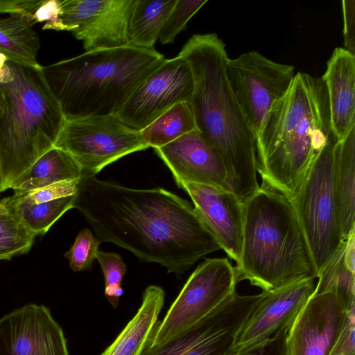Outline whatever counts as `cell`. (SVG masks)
<instances>
[{"label": "cell", "instance_id": "obj_25", "mask_svg": "<svg viewBox=\"0 0 355 355\" xmlns=\"http://www.w3.org/2000/svg\"><path fill=\"white\" fill-rule=\"evenodd\" d=\"M197 130L191 105L187 101L170 107L141 130V135L148 147L157 148Z\"/></svg>", "mask_w": 355, "mask_h": 355}, {"label": "cell", "instance_id": "obj_2", "mask_svg": "<svg viewBox=\"0 0 355 355\" xmlns=\"http://www.w3.org/2000/svg\"><path fill=\"white\" fill-rule=\"evenodd\" d=\"M178 55L191 69L197 129L222 159L230 191L245 201L260 187L256 137L230 85L225 44L216 33L196 34Z\"/></svg>", "mask_w": 355, "mask_h": 355}, {"label": "cell", "instance_id": "obj_38", "mask_svg": "<svg viewBox=\"0 0 355 355\" xmlns=\"http://www.w3.org/2000/svg\"><path fill=\"white\" fill-rule=\"evenodd\" d=\"M355 230L352 231L345 240L344 257L347 267L355 273Z\"/></svg>", "mask_w": 355, "mask_h": 355}, {"label": "cell", "instance_id": "obj_26", "mask_svg": "<svg viewBox=\"0 0 355 355\" xmlns=\"http://www.w3.org/2000/svg\"><path fill=\"white\" fill-rule=\"evenodd\" d=\"M345 241L320 272L313 293H334L347 311L355 310V273L347 267L344 257Z\"/></svg>", "mask_w": 355, "mask_h": 355}, {"label": "cell", "instance_id": "obj_18", "mask_svg": "<svg viewBox=\"0 0 355 355\" xmlns=\"http://www.w3.org/2000/svg\"><path fill=\"white\" fill-rule=\"evenodd\" d=\"M154 150L178 185L191 182L230 191L222 159L198 130Z\"/></svg>", "mask_w": 355, "mask_h": 355}, {"label": "cell", "instance_id": "obj_32", "mask_svg": "<svg viewBox=\"0 0 355 355\" xmlns=\"http://www.w3.org/2000/svg\"><path fill=\"white\" fill-rule=\"evenodd\" d=\"M101 242L89 229L80 231L71 248L64 254L71 269L74 272L90 270Z\"/></svg>", "mask_w": 355, "mask_h": 355}, {"label": "cell", "instance_id": "obj_4", "mask_svg": "<svg viewBox=\"0 0 355 355\" xmlns=\"http://www.w3.org/2000/svg\"><path fill=\"white\" fill-rule=\"evenodd\" d=\"M64 123L42 66L19 62L0 52L1 192L53 147Z\"/></svg>", "mask_w": 355, "mask_h": 355}, {"label": "cell", "instance_id": "obj_9", "mask_svg": "<svg viewBox=\"0 0 355 355\" xmlns=\"http://www.w3.org/2000/svg\"><path fill=\"white\" fill-rule=\"evenodd\" d=\"M53 146L71 155L82 177L95 176L123 156L149 148L141 131L127 126L116 116L65 121Z\"/></svg>", "mask_w": 355, "mask_h": 355}, {"label": "cell", "instance_id": "obj_28", "mask_svg": "<svg viewBox=\"0 0 355 355\" xmlns=\"http://www.w3.org/2000/svg\"><path fill=\"white\" fill-rule=\"evenodd\" d=\"M35 236L7 209L0 211V260L28 252Z\"/></svg>", "mask_w": 355, "mask_h": 355}, {"label": "cell", "instance_id": "obj_37", "mask_svg": "<svg viewBox=\"0 0 355 355\" xmlns=\"http://www.w3.org/2000/svg\"><path fill=\"white\" fill-rule=\"evenodd\" d=\"M42 0H0V14L32 17Z\"/></svg>", "mask_w": 355, "mask_h": 355}, {"label": "cell", "instance_id": "obj_33", "mask_svg": "<svg viewBox=\"0 0 355 355\" xmlns=\"http://www.w3.org/2000/svg\"><path fill=\"white\" fill-rule=\"evenodd\" d=\"M288 330L283 327L268 339L230 355H286Z\"/></svg>", "mask_w": 355, "mask_h": 355}, {"label": "cell", "instance_id": "obj_35", "mask_svg": "<svg viewBox=\"0 0 355 355\" xmlns=\"http://www.w3.org/2000/svg\"><path fill=\"white\" fill-rule=\"evenodd\" d=\"M343 13L344 49L355 55V1H342Z\"/></svg>", "mask_w": 355, "mask_h": 355}, {"label": "cell", "instance_id": "obj_11", "mask_svg": "<svg viewBox=\"0 0 355 355\" xmlns=\"http://www.w3.org/2000/svg\"><path fill=\"white\" fill-rule=\"evenodd\" d=\"M263 295L234 293L194 326L162 344L148 345L141 355H230Z\"/></svg>", "mask_w": 355, "mask_h": 355}, {"label": "cell", "instance_id": "obj_27", "mask_svg": "<svg viewBox=\"0 0 355 355\" xmlns=\"http://www.w3.org/2000/svg\"><path fill=\"white\" fill-rule=\"evenodd\" d=\"M76 195L32 205L6 206L35 235L44 234L68 210L74 208Z\"/></svg>", "mask_w": 355, "mask_h": 355}, {"label": "cell", "instance_id": "obj_21", "mask_svg": "<svg viewBox=\"0 0 355 355\" xmlns=\"http://www.w3.org/2000/svg\"><path fill=\"white\" fill-rule=\"evenodd\" d=\"M334 188L343 241L355 230V127L334 148Z\"/></svg>", "mask_w": 355, "mask_h": 355}, {"label": "cell", "instance_id": "obj_14", "mask_svg": "<svg viewBox=\"0 0 355 355\" xmlns=\"http://www.w3.org/2000/svg\"><path fill=\"white\" fill-rule=\"evenodd\" d=\"M352 311L333 293H313L287 331L286 355H330Z\"/></svg>", "mask_w": 355, "mask_h": 355}, {"label": "cell", "instance_id": "obj_30", "mask_svg": "<svg viewBox=\"0 0 355 355\" xmlns=\"http://www.w3.org/2000/svg\"><path fill=\"white\" fill-rule=\"evenodd\" d=\"M98 261L105 279V296L113 308H116L123 294L121 281L126 272V266L121 256L114 252L98 251Z\"/></svg>", "mask_w": 355, "mask_h": 355}, {"label": "cell", "instance_id": "obj_17", "mask_svg": "<svg viewBox=\"0 0 355 355\" xmlns=\"http://www.w3.org/2000/svg\"><path fill=\"white\" fill-rule=\"evenodd\" d=\"M187 192L205 225L230 258L240 259L244 201L234 193L213 186L191 182L178 185Z\"/></svg>", "mask_w": 355, "mask_h": 355}, {"label": "cell", "instance_id": "obj_40", "mask_svg": "<svg viewBox=\"0 0 355 355\" xmlns=\"http://www.w3.org/2000/svg\"><path fill=\"white\" fill-rule=\"evenodd\" d=\"M1 193V173L0 170V193Z\"/></svg>", "mask_w": 355, "mask_h": 355}, {"label": "cell", "instance_id": "obj_15", "mask_svg": "<svg viewBox=\"0 0 355 355\" xmlns=\"http://www.w3.org/2000/svg\"><path fill=\"white\" fill-rule=\"evenodd\" d=\"M0 355H69L62 329L44 305L28 304L0 319Z\"/></svg>", "mask_w": 355, "mask_h": 355}, {"label": "cell", "instance_id": "obj_5", "mask_svg": "<svg viewBox=\"0 0 355 355\" xmlns=\"http://www.w3.org/2000/svg\"><path fill=\"white\" fill-rule=\"evenodd\" d=\"M239 281L270 291L318 273L293 202L262 182L244 201Z\"/></svg>", "mask_w": 355, "mask_h": 355}, {"label": "cell", "instance_id": "obj_29", "mask_svg": "<svg viewBox=\"0 0 355 355\" xmlns=\"http://www.w3.org/2000/svg\"><path fill=\"white\" fill-rule=\"evenodd\" d=\"M80 180L59 182L26 193H15L12 197L1 201L6 206L32 205L74 196L77 193Z\"/></svg>", "mask_w": 355, "mask_h": 355}, {"label": "cell", "instance_id": "obj_20", "mask_svg": "<svg viewBox=\"0 0 355 355\" xmlns=\"http://www.w3.org/2000/svg\"><path fill=\"white\" fill-rule=\"evenodd\" d=\"M164 297L162 287H147L136 314L101 355H141L159 322Z\"/></svg>", "mask_w": 355, "mask_h": 355}, {"label": "cell", "instance_id": "obj_1", "mask_svg": "<svg viewBox=\"0 0 355 355\" xmlns=\"http://www.w3.org/2000/svg\"><path fill=\"white\" fill-rule=\"evenodd\" d=\"M74 208L101 241L181 276L221 249L191 204L164 189L129 188L95 176L80 180Z\"/></svg>", "mask_w": 355, "mask_h": 355}, {"label": "cell", "instance_id": "obj_13", "mask_svg": "<svg viewBox=\"0 0 355 355\" xmlns=\"http://www.w3.org/2000/svg\"><path fill=\"white\" fill-rule=\"evenodd\" d=\"M135 0H62L63 31L83 42L85 52L128 45L127 30Z\"/></svg>", "mask_w": 355, "mask_h": 355}, {"label": "cell", "instance_id": "obj_7", "mask_svg": "<svg viewBox=\"0 0 355 355\" xmlns=\"http://www.w3.org/2000/svg\"><path fill=\"white\" fill-rule=\"evenodd\" d=\"M332 134L315 157L297 194L295 208L318 273L333 259L343 241L334 188Z\"/></svg>", "mask_w": 355, "mask_h": 355}, {"label": "cell", "instance_id": "obj_10", "mask_svg": "<svg viewBox=\"0 0 355 355\" xmlns=\"http://www.w3.org/2000/svg\"><path fill=\"white\" fill-rule=\"evenodd\" d=\"M226 74L257 137L273 104L290 88L295 76V67L274 62L252 51L234 59L228 58Z\"/></svg>", "mask_w": 355, "mask_h": 355}, {"label": "cell", "instance_id": "obj_19", "mask_svg": "<svg viewBox=\"0 0 355 355\" xmlns=\"http://www.w3.org/2000/svg\"><path fill=\"white\" fill-rule=\"evenodd\" d=\"M322 78L328 93L332 132L338 141L355 127V55L336 48Z\"/></svg>", "mask_w": 355, "mask_h": 355}, {"label": "cell", "instance_id": "obj_31", "mask_svg": "<svg viewBox=\"0 0 355 355\" xmlns=\"http://www.w3.org/2000/svg\"><path fill=\"white\" fill-rule=\"evenodd\" d=\"M207 0H176L160 31L158 40L162 44H171L189 20Z\"/></svg>", "mask_w": 355, "mask_h": 355}, {"label": "cell", "instance_id": "obj_39", "mask_svg": "<svg viewBox=\"0 0 355 355\" xmlns=\"http://www.w3.org/2000/svg\"><path fill=\"white\" fill-rule=\"evenodd\" d=\"M6 209L7 208L6 205L1 201H0V211H5Z\"/></svg>", "mask_w": 355, "mask_h": 355}, {"label": "cell", "instance_id": "obj_23", "mask_svg": "<svg viewBox=\"0 0 355 355\" xmlns=\"http://www.w3.org/2000/svg\"><path fill=\"white\" fill-rule=\"evenodd\" d=\"M176 0H135L128 25V45L153 49Z\"/></svg>", "mask_w": 355, "mask_h": 355}, {"label": "cell", "instance_id": "obj_34", "mask_svg": "<svg viewBox=\"0 0 355 355\" xmlns=\"http://www.w3.org/2000/svg\"><path fill=\"white\" fill-rule=\"evenodd\" d=\"M62 0H42L31 18L36 23H44L42 30L63 31L60 19Z\"/></svg>", "mask_w": 355, "mask_h": 355}, {"label": "cell", "instance_id": "obj_24", "mask_svg": "<svg viewBox=\"0 0 355 355\" xmlns=\"http://www.w3.org/2000/svg\"><path fill=\"white\" fill-rule=\"evenodd\" d=\"M31 17L9 15L0 18V52L24 64L38 66L40 39Z\"/></svg>", "mask_w": 355, "mask_h": 355}, {"label": "cell", "instance_id": "obj_3", "mask_svg": "<svg viewBox=\"0 0 355 355\" xmlns=\"http://www.w3.org/2000/svg\"><path fill=\"white\" fill-rule=\"evenodd\" d=\"M333 134L322 78L297 72L256 137L262 182L293 200L317 154Z\"/></svg>", "mask_w": 355, "mask_h": 355}, {"label": "cell", "instance_id": "obj_6", "mask_svg": "<svg viewBox=\"0 0 355 355\" xmlns=\"http://www.w3.org/2000/svg\"><path fill=\"white\" fill-rule=\"evenodd\" d=\"M166 58L130 45L85 52L42 66L65 121L115 116L135 89Z\"/></svg>", "mask_w": 355, "mask_h": 355}, {"label": "cell", "instance_id": "obj_8", "mask_svg": "<svg viewBox=\"0 0 355 355\" xmlns=\"http://www.w3.org/2000/svg\"><path fill=\"white\" fill-rule=\"evenodd\" d=\"M239 282L236 268L228 259H206L158 322L148 345L162 344L194 326L236 293Z\"/></svg>", "mask_w": 355, "mask_h": 355}, {"label": "cell", "instance_id": "obj_22", "mask_svg": "<svg viewBox=\"0 0 355 355\" xmlns=\"http://www.w3.org/2000/svg\"><path fill=\"white\" fill-rule=\"evenodd\" d=\"M82 171L65 151L55 146L40 156L11 186L22 193L56 182L81 179Z\"/></svg>", "mask_w": 355, "mask_h": 355}, {"label": "cell", "instance_id": "obj_12", "mask_svg": "<svg viewBox=\"0 0 355 355\" xmlns=\"http://www.w3.org/2000/svg\"><path fill=\"white\" fill-rule=\"evenodd\" d=\"M193 91L188 62L179 55L166 59L139 84L115 116L141 131L173 105L190 102Z\"/></svg>", "mask_w": 355, "mask_h": 355}, {"label": "cell", "instance_id": "obj_16", "mask_svg": "<svg viewBox=\"0 0 355 355\" xmlns=\"http://www.w3.org/2000/svg\"><path fill=\"white\" fill-rule=\"evenodd\" d=\"M315 279H304L262 291L263 295L241 329L232 354L268 339L283 327L289 329L313 295Z\"/></svg>", "mask_w": 355, "mask_h": 355}, {"label": "cell", "instance_id": "obj_36", "mask_svg": "<svg viewBox=\"0 0 355 355\" xmlns=\"http://www.w3.org/2000/svg\"><path fill=\"white\" fill-rule=\"evenodd\" d=\"M355 310L348 316L342 334L330 355H355Z\"/></svg>", "mask_w": 355, "mask_h": 355}]
</instances>
